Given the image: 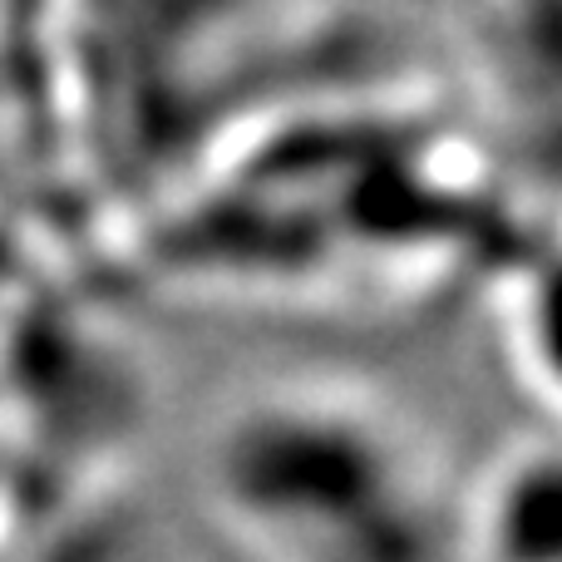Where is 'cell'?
Masks as SVG:
<instances>
[{
  "label": "cell",
  "mask_w": 562,
  "mask_h": 562,
  "mask_svg": "<svg viewBox=\"0 0 562 562\" xmlns=\"http://www.w3.org/2000/svg\"><path fill=\"white\" fill-rule=\"evenodd\" d=\"M217 504L267 562H479L474 504L366 390H262L217 445Z\"/></svg>",
  "instance_id": "obj_1"
}]
</instances>
